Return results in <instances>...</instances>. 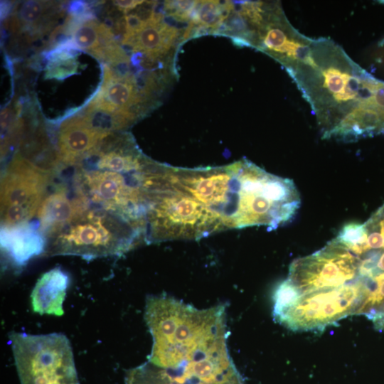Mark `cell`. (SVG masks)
<instances>
[{"mask_svg": "<svg viewBox=\"0 0 384 384\" xmlns=\"http://www.w3.org/2000/svg\"><path fill=\"white\" fill-rule=\"evenodd\" d=\"M368 232L365 224L350 223L344 225L334 238L356 255L366 252Z\"/></svg>", "mask_w": 384, "mask_h": 384, "instance_id": "cell-20", "label": "cell"}, {"mask_svg": "<svg viewBox=\"0 0 384 384\" xmlns=\"http://www.w3.org/2000/svg\"><path fill=\"white\" fill-rule=\"evenodd\" d=\"M145 321L153 338L149 362L161 368H174L227 339L224 306L197 309L166 295H151L146 297Z\"/></svg>", "mask_w": 384, "mask_h": 384, "instance_id": "cell-3", "label": "cell"}, {"mask_svg": "<svg viewBox=\"0 0 384 384\" xmlns=\"http://www.w3.org/2000/svg\"><path fill=\"white\" fill-rule=\"evenodd\" d=\"M373 272L376 274L384 272V252L381 254L375 252Z\"/></svg>", "mask_w": 384, "mask_h": 384, "instance_id": "cell-25", "label": "cell"}, {"mask_svg": "<svg viewBox=\"0 0 384 384\" xmlns=\"http://www.w3.org/2000/svg\"><path fill=\"white\" fill-rule=\"evenodd\" d=\"M365 299L357 279L339 287L301 294L275 319L294 331L323 330L352 314H358Z\"/></svg>", "mask_w": 384, "mask_h": 384, "instance_id": "cell-9", "label": "cell"}, {"mask_svg": "<svg viewBox=\"0 0 384 384\" xmlns=\"http://www.w3.org/2000/svg\"><path fill=\"white\" fill-rule=\"evenodd\" d=\"M198 1H166L164 3V10L178 21L191 18Z\"/></svg>", "mask_w": 384, "mask_h": 384, "instance_id": "cell-22", "label": "cell"}, {"mask_svg": "<svg viewBox=\"0 0 384 384\" xmlns=\"http://www.w3.org/2000/svg\"><path fill=\"white\" fill-rule=\"evenodd\" d=\"M75 50L78 49L71 39L53 48L48 55L46 78L63 79L76 73L78 63Z\"/></svg>", "mask_w": 384, "mask_h": 384, "instance_id": "cell-18", "label": "cell"}, {"mask_svg": "<svg viewBox=\"0 0 384 384\" xmlns=\"http://www.w3.org/2000/svg\"><path fill=\"white\" fill-rule=\"evenodd\" d=\"M146 242L199 240L226 230L221 219L192 196L174 184L156 191L147 206Z\"/></svg>", "mask_w": 384, "mask_h": 384, "instance_id": "cell-6", "label": "cell"}, {"mask_svg": "<svg viewBox=\"0 0 384 384\" xmlns=\"http://www.w3.org/2000/svg\"><path fill=\"white\" fill-rule=\"evenodd\" d=\"M87 206L67 188L59 183L53 191L48 192L43 198L36 217L39 221L38 232L45 238L72 218L78 211Z\"/></svg>", "mask_w": 384, "mask_h": 384, "instance_id": "cell-13", "label": "cell"}, {"mask_svg": "<svg viewBox=\"0 0 384 384\" xmlns=\"http://www.w3.org/2000/svg\"><path fill=\"white\" fill-rule=\"evenodd\" d=\"M227 166L231 228L263 225L274 230L295 216L301 200L292 180L270 174L246 159Z\"/></svg>", "mask_w": 384, "mask_h": 384, "instance_id": "cell-4", "label": "cell"}, {"mask_svg": "<svg viewBox=\"0 0 384 384\" xmlns=\"http://www.w3.org/2000/svg\"><path fill=\"white\" fill-rule=\"evenodd\" d=\"M21 384H80L72 347L61 333L9 335Z\"/></svg>", "mask_w": 384, "mask_h": 384, "instance_id": "cell-7", "label": "cell"}, {"mask_svg": "<svg viewBox=\"0 0 384 384\" xmlns=\"http://www.w3.org/2000/svg\"><path fill=\"white\" fill-rule=\"evenodd\" d=\"M361 260L335 239L316 252L293 261L288 279L301 294L341 287L358 277Z\"/></svg>", "mask_w": 384, "mask_h": 384, "instance_id": "cell-10", "label": "cell"}, {"mask_svg": "<svg viewBox=\"0 0 384 384\" xmlns=\"http://www.w3.org/2000/svg\"><path fill=\"white\" fill-rule=\"evenodd\" d=\"M284 68L316 116L324 139L356 110H375L374 95L384 85L325 37L311 38L305 56Z\"/></svg>", "mask_w": 384, "mask_h": 384, "instance_id": "cell-2", "label": "cell"}, {"mask_svg": "<svg viewBox=\"0 0 384 384\" xmlns=\"http://www.w3.org/2000/svg\"><path fill=\"white\" fill-rule=\"evenodd\" d=\"M1 5H3V8H1V18L2 17L4 18L6 14H8L9 11V4L8 3H3L1 4Z\"/></svg>", "mask_w": 384, "mask_h": 384, "instance_id": "cell-26", "label": "cell"}, {"mask_svg": "<svg viewBox=\"0 0 384 384\" xmlns=\"http://www.w3.org/2000/svg\"><path fill=\"white\" fill-rule=\"evenodd\" d=\"M45 9L44 4L38 1H27L21 6L19 17L26 26L35 25L41 18Z\"/></svg>", "mask_w": 384, "mask_h": 384, "instance_id": "cell-23", "label": "cell"}, {"mask_svg": "<svg viewBox=\"0 0 384 384\" xmlns=\"http://www.w3.org/2000/svg\"><path fill=\"white\" fill-rule=\"evenodd\" d=\"M110 133L93 127L84 114L66 119L57 137L58 167L74 165Z\"/></svg>", "mask_w": 384, "mask_h": 384, "instance_id": "cell-12", "label": "cell"}, {"mask_svg": "<svg viewBox=\"0 0 384 384\" xmlns=\"http://www.w3.org/2000/svg\"><path fill=\"white\" fill-rule=\"evenodd\" d=\"M300 296L301 293L288 279L279 284L273 297L274 319L292 305Z\"/></svg>", "mask_w": 384, "mask_h": 384, "instance_id": "cell-21", "label": "cell"}, {"mask_svg": "<svg viewBox=\"0 0 384 384\" xmlns=\"http://www.w3.org/2000/svg\"><path fill=\"white\" fill-rule=\"evenodd\" d=\"M71 36L78 50H84L102 60H105L108 52L117 43L111 28L94 19L78 24L73 29Z\"/></svg>", "mask_w": 384, "mask_h": 384, "instance_id": "cell-15", "label": "cell"}, {"mask_svg": "<svg viewBox=\"0 0 384 384\" xmlns=\"http://www.w3.org/2000/svg\"><path fill=\"white\" fill-rule=\"evenodd\" d=\"M44 240L46 255L91 259L122 255L145 242V233L116 213L87 206Z\"/></svg>", "mask_w": 384, "mask_h": 384, "instance_id": "cell-5", "label": "cell"}, {"mask_svg": "<svg viewBox=\"0 0 384 384\" xmlns=\"http://www.w3.org/2000/svg\"><path fill=\"white\" fill-rule=\"evenodd\" d=\"M144 1L139 0H117L113 1L112 4L117 7V9L125 14L129 11L135 9L137 6L144 4Z\"/></svg>", "mask_w": 384, "mask_h": 384, "instance_id": "cell-24", "label": "cell"}, {"mask_svg": "<svg viewBox=\"0 0 384 384\" xmlns=\"http://www.w3.org/2000/svg\"><path fill=\"white\" fill-rule=\"evenodd\" d=\"M69 278L60 267L45 272L37 281L31 295L33 311L61 316Z\"/></svg>", "mask_w": 384, "mask_h": 384, "instance_id": "cell-14", "label": "cell"}, {"mask_svg": "<svg viewBox=\"0 0 384 384\" xmlns=\"http://www.w3.org/2000/svg\"><path fill=\"white\" fill-rule=\"evenodd\" d=\"M178 30L166 22L146 24L125 45L133 52L166 55L174 45Z\"/></svg>", "mask_w": 384, "mask_h": 384, "instance_id": "cell-17", "label": "cell"}, {"mask_svg": "<svg viewBox=\"0 0 384 384\" xmlns=\"http://www.w3.org/2000/svg\"><path fill=\"white\" fill-rule=\"evenodd\" d=\"M1 243L18 264H23L33 256L40 254L45 247V240L41 234L26 224L3 229Z\"/></svg>", "mask_w": 384, "mask_h": 384, "instance_id": "cell-16", "label": "cell"}, {"mask_svg": "<svg viewBox=\"0 0 384 384\" xmlns=\"http://www.w3.org/2000/svg\"><path fill=\"white\" fill-rule=\"evenodd\" d=\"M72 170L70 190L87 205L127 218L144 232L151 196L167 178L168 165L144 156L128 133L112 132Z\"/></svg>", "mask_w": 384, "mask_h": 384, "instance_id": "cell-1", "label": "cell"}, {"mask_svg": "<svg viewBox=\"0 0 384 384\" xmlns=\"http://www.w3.org/2000/svg\"><path fill=\"white\" fill-rule=\"evenodd\" d=\"M102 83L85 110L108 113L132 112L131 108L142 100L135 77L131 74L122 75L106 64L102 65Z\"/></svg>", "mask_w": 384, "mask_h": 384, "instance_id": "cell-11", "label": "cell"}, {"mask_svg": "<svg viewBox=\"0 0 384 384\" xmlns=\"http://www.w3.org/2000/svg\"><path fill=\"white\" fill-rule=\"evenodd\" d=\"M53 177V173L41 169L18 153L14 154L1 178L3 229L23 225L36 215Z\"/></svg>", "mask_w": 384, "mask_h": 384, "instance_id": "cell-8", "label": "cell"}, {"mask_svg": "<svg viewBox=\"0 0 384 384\" xmlns=\"http://www.w3.org/2000/svg\"><path fill=\"white\" fill-rule=\"evenodd\" d=\"M222 11L223 4L219 1H198L193 12L191 23L216 33L225 21Z\"/></svg>", "mask_w": 384, "mask_h": 384, "instance_id": "cell-19", "label": "cell"}]
</instances>
